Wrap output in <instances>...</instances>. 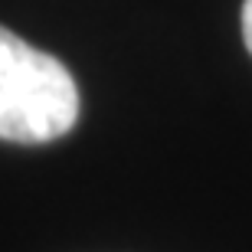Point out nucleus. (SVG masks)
Here are the masks:
<instances>
[{
	"instance_id": "f257e3e1",
	"label": "nucleus",
	"mask_w": 252,
	"mask_h": 252,
	"mask_svg": "<svg viewBox=\"0 0 252 252\" xmlns=\"http://www.w3.org/2000/svg\"><path fill=\"white\" fill-rule=\"evenodd\" d=\"M79 118V89L56 56L0 27V138L43 144Z\"/></svg>"
},
{
	"instance_id": "f03ea898",
	"label": "nucleus",
	"mask_w": 252,
	"mask_h": 252,
	"mask_svg": "<svg viewBox=\"0 0 252 252\" xmlns=\"http://www.w3.org/2000/svg\"><path fill=\"white\" fill-rule=\"evenodd\" d=\"M243 39H246V46H249V53H252V0L243 3Z\"/></svg>"
}]
</instances>
